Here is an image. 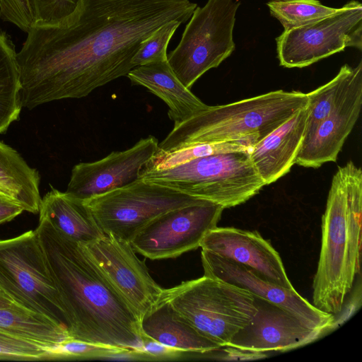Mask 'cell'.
<instances>
[{
  "instance_id": "obj_1",
  "label": "cell",
  "mask_w": 362,
  "mask_h": 362,
  "mask_svg": "<svg viewBox=\"0 0 362 362\" xmlns=\"http://www.w3.org/2000/svg\"><path fill=\"white\" fill-rule=\"evenodd\" d=\"M189 0H82L70 24L33 27L16 53L22 107L81 98L134 68L141 43L165 23L187 22Z\"/></svg>"
},
{
  "instance_id": "obj_2",
  "label": "cell",
  "mask_w": 362,
  "mask_h": 362,
  "mask_svg": "<svg viewBox=\"0 0 362 362\" xmlns=\"http://www.w3.org/2000/svg\"><path fill=\"white\" fill-rule=\"evenodd\" d=\"M71 339L134 351L144 336L138 315L83 245L39 218L35 228Z\"/></svg>"
},
{
  "instance_id": "obj_3",
  "label": "cell",
  "mask_w": 362,
  "mask_h": 362,
  "mask_svg": "<svg viewBox=\"0 0 362 362\" xmlns=\"http://www.w3.org/2000/svg\"><path fill=\"white\" fill-rule=\"evenodd\" d=\"M362 171L353 161L334 175L322 217L321 247L313 305L333 315L342 310L361 269Z\"/></svg>"
},
{
  "instance_id": "obj_4",
  "label": "cell",
  "mask_w": 362,
  "mask_h": 362,
  "mask_svg": "<svg viewBox=\"0 0 362 362\" xmlns=\"http://www.w3.org/2000/svg\"><path fill=\"white\" fill-rule=\"evenodd\" d=\"M308 104L307 93L278 90L232 103L209 105L174 125L158 149L170 151L198 144L232 141L253 147Z\"/></svg>"
},
{
  "instance_id": "obj_5",
  "label": "cell",
  "mask_w": 362,
  "mask_h": 362,
  "mask_svg": "<svg viewBox=\"0 0 362 362\" xmlns=\"http://www.w3.org/2000/svg\"><path fill=\"white\" fill-rule=\"evenodd\" d=\"M250 150L213 154L166 170H141L139 178L223 206L245 203L265 185Z\"/></svg>"
},
{
  "instance_id": "obj_6",
  "label": "cell",
  "mask_w": 362,
  "mask_h": 362,
  "mask_svg": "<svg viewBox=\"0 0 362 362\" xmlns=\"http://www.w3.org/2000/svg\"><path fill=\"white\" fill-rule=\"evenodd\" d=\"M160 300L221 347L228 346L257 311L249 291L206 275L163 288Z\"/></svg>"
},
{
  "instance_id": "obj_7",
  "label": "cell",
  "mask_w": 362,
  "mask_h": 362,
  "mask_svg": "<svg viewBox=\"0 0 362 362\" xmlns=\"http://www.w3.org/2000/svg\"><path fill=\"white\" fill-rule=\"evenodd\" d=\"M238 0H207L197 6L177 46L168 54L172 70L187 88L218 67L235 50L233 29Z\"/></svg>"
},
{
  "instance_id": "obj_8",
  "label": "cell",
  "mask_w": 362,
  "mask_h": 362,
  "mask_svg": "<svg viewBox=\"0 0 362 362\" xmlns=\"http://www.w3.org/2000/svg\"><path fill=\"white\" fill-rule=\"evenodd\" d=\"M0 289L18 305L66 328L63 305L35 230L0 240Z\"/></svg>"
},
{
  "instance_id": "obj_9",
  "label": "cell",
  "mask_w": 362,
  "mask_h": 362,
  "mask_svg": "<svg viewBox=\"0 0 362 362\" xmlns=\"http://www.w3.org/2000/svg\"><path fill=\"white\" fill-rule=\"evenodd\" d=\"M203 201L139 178L83 202L104 234L130 243L146 226L159 216Z\"/></svg>"
},
{
  "instance_id": "obj_10",
  "label": "cell",
  "mask_w": 362,
  "mask_h": 362,
  "mask_svg": "<svg viewBox=\"0 0 362 362\" xmlns=\"http://www.w3.org/2000/svg\"><path fill=\"white\" fill-rule=\"evenodd\" d=\"M279 64L303 68L346 47L362 49V4L346 2L327 16L307 25L284 30L276 38Z\"/></svg>"
},
{
  "instance_id": "obj_11",
  "label": "cell",
  "mask_w": 362,
  "mask_h": 362,
  "mask_svg": "<svg viewBox=\"0 0 362 362\" xmlns=\"http://www.w3.org/2000/svg\"><path fill=\"white\" fill-rule=\"evenodd\" d=\"M223 209L204 200L170 211L146 226L130 244L151 259L175 258L200 247L205 235L217 226Z\"/></svg>"
},
{
  "instance_id": "obj_12",
  "label": "cell",
  "mask_w": 362,
  "mask_h": 362,
  "mask_svg": "<svg viewBox=\"0 0 362 362\" xmlns=\"http://www.w3.org/2000/svg\"><path fill=\"white\" fill-rule=\"evenodd\" d=\"M82 245L140 320L159 302L163 288L152 279L129 243L105 234Z\"/></svg>"
},
{
  "instance_id": "obj_13",
  "label": "cell",
  "mask_w": 362,
  "mask_h": 362,
  "mask_svg": "<svg viewBox=\"0 0 362 362\" xmlns=\"http://www.w3.org/2000/svg\"><path fill=\"white\" fill-rule=\"evenodd\" d=\"M158 148V139L148 136L131 148L113 151L103 158L74 166L65 192L85 201L127 185L139 179L145 164Z\"/></svg>"
},
{
  "instance_id": "obj_14",
  "label": "cell",
  "mask_w": 362,
  "mask_h": 362,
  "mask_svg": "<svg viewBox=\"0 0 362 362\" xmlns=\"http://www.w3.org/2000/svg\"><path fill=\"white\" fill-rule=\"evenodd\" d=\"M201 259L204 275L221 279L274 303L315 329L325 332L333 325L334 315L320 310L295 289L279 286L245 265L204 250H202Z\"/></svg>"
},
{
  "instance_id": "obj_15",
  "label": "cell",
  "mask_w": 362,
  "mask_h": 362,
  "mask_svg": "<svg viewBox=\"0 0 362 362\" xmlns=\"http://www.w3.org/2000/svg\"><path fill=\"white\" fill-rule=\"evenodd\" d=\"M253 296L257 311L226 346L262 353L285 351L308 344L324 332L286 309Z\"/></svg>"
},
{
  "instance_id": "obj_16",
  "label": "cell",
  "mask_w": 362,
  "mask_h": 362,
  "mask_svg": "<svg viewBox=\"0 0 362 362\" xmlns=\"http://www.w3.org/2000/svg\"><path fill=\"white\" fill-rule=\"evenodd\" d=\"M362 107V62L355 71L335 107L309 135L305 136L296 163L317 168L335 162L356 124Z\"/></svg>"
},
{
  "instance_id": "obj_17",
  "label": "cell",
  "mask_w": 362,
  "mask_h": 362,
  "mask_svg": "<svg viewBox=\"0 0 362 362\" xmlns=\"http://www.w3.org/2000/svg\"><path fill=\"white\" fill-rule=\"evenodd\" d=\"M200 247L245 265L279 286L295 289L279 253L257 231L216 226L205 235Z\"/></svg>"
},
{
  "instance_id": "obj_18",
  "label": "cell",
  "mask_w": 362,
  "mask_h": 362,
  "mask_svg": "<svg viewBox=\"0 0 362 362\" xmlns=\"http://www.w3.org/2000/svg\"><path fill=\"white\" fill-rule=\"evenodd\" d=\"M307 106L251 148V160L265 185L285 175L296 163L305 134Z\"/></svg>"
},
{
  "instance_id": "obj_19",
  "label": "cell",
  "mask_w": 362,
  "mask_h": 362,
  "mask_svg": "<svg viewBox=\"0 0 362 362\" xmlns=\"http://www.w3.org/2000/svg\"><path fill=\"white\" fill-rule=\"evenodd\" d=\"M127 76L133 85L144 86L165 102L169 108L168 117L174 125L209 107L181 83L168 60L136 66Z\"/></svg>"
},
{
  "instance_id": "obj_20",
  "label": "cell",
  "mask_w": 362,
  "mask_h": 362,
  "mask_svg": "<svg viewBox=\"0 0 362 362\" xmlns=\"http://www.w3.org/2000/svg\"><path fill=\"white\" fill-rule=\"evenodd\" d=\"M144 336L162 344L188 353L206 354L221 348L202 335L163 300L140 320Z\"/></svg>"
},
{
  "instance_id": "obj_21",
  "label": "cell",
  "mask_w": 362,
  "mask_h": 362,
  "mask_svg": "<svg viewBox=\"0 0 362 362\" xmlns=\"http://www.w3.org/2000/svg\"><path fill=\"white\" fill-rule=\"evenodd\" d=\"M40 218L81 244L95 241L105 234L83 201L53 188L42 199Z\"/></svg>"
},
{
  "instance_id": "obj_22",
  "label": "cell",
  "mask_w": 362,
  "mask_h": 362,
  "mask_svg": "<svg viewBox=\"0 0 362 362\" xmlns=\"http://www.w3.org/2000/svg\"><path fill=\"white\" fill-rule=\"evenodd\" d=\"M40 175L19 153L0 141V191L22 206L39 213L41 202Z\"/></svg>"
},
{
  "instance_id": "obj_23",
  "label": "cell",
  "mask_w": 362,
  "mask_h": 362,
  "mask_svg": "<svg viewBox=\"0 0 362 362\" xmlns=\"http://www.w3.org/2000/svg\"><path fill=\"white\" fill-rule=\"evenodd\" d=\"M0 330L49 348L70 339L65 327L20 305L0 308Z\"/></svg>"
},
{
  "instance_id": "obj_24",
  "label": "cell",
  "mask_w": 362,
  "mask_h": 362,
  "mask_svg": "<svg viewBox=\"0 0 362 362\" xmlns=\"http://www.w3.org/2000/svg\"><path fill=\"white\" fill-rule=\"evenodd\" d=\"M16 53L12 42L0 33V134L18 119L22 109Z\"/></svg>"
},
{
  "instance_id": "obj_25",
  "label": "cell",
  "mask_w": 362,
  "mask_h": 362,
  "mask_svg": "<svg viewBox=\"0 0 362 362\" xmlns=\"http://www.w3.org/2000/svg\"><path fill=\"white\" fill-rule=\"evenodd\" d=\"M354 71L355 67L344 64L332 80L307 93L308 115L305 136L311 134L335 107L349 85Z\"/></svg>"
},
{
  "instance_id": "obj_26",
  "label": "cell",
  "mask_w": 362,
  "mask_h": 362,
  "mask_svg": "<svg viewBox=\"0 0 362 362\" xmlns=\"http://www.w3.org/2000/svg\"><path fill=\"white\" fill-rule=\"evenodd\" d=\"M252 148L245 142L232 141L198 144L170 151L157 149L142 170H166L199 158L235 151L250 150Z\"/></svg>"
},
{
  "instance_id": "obj_27",
  "label": "cell",
  "mask_w": 362,
  "mask_h": 362,
  "mask_svg": "<svg viewBox=\"0 0 362 362\" xmlns=\"http://www.w3.org/2000/svg\"><path fill=\"white\" fill-rule=\"evenodd\" d=\"M267 5L271 16L280 22L284 30L315 22L338 10L318 0H269Z\"/></svg>"
},
{
  "instance_id": "obj_28",
  "label": "cell",
  "mask_w": 362,
  "mask_h": 362,
  "mask_svg": "<svg viewBox=\"0 0 362 362\" xmlns=\"http://www.w3.org/2000/svg\"><path fill=\"white\" fill-rule=\"evenodd\" d=\"M129 352L131 351L69 339L53 347L47 348V354L43 360L123 358Z\"/></svg>"
},
{
  "instance_id": "obj_29",
  "label": "cell",
  "mask_w": 362,
  "mask_h": 362,
  "mask_svg": "<svg viewBox=\"0 0 362 362\" xmlns=\"http://www.w3.org/2000/svg\"><path fill=\"white\" fill-rule=\"evenodd\" d=\"M35 26L60 27L71 23L77 17L82 0H33Z\"/></svg>"
},
{
  "instance_id": "obj_30",
  "label": "cell",
  "mask_w": 362,
  "mask_h": 362,
  "mask_svg": "<svg viewBox=\"0 0 362 362\" xmlns=\"http://www.w3.org/2000/svg\"><path fill=\"white\" fill-rule=\"evenodd\" d=\"M182 23L178 21H170L144 40L132 59L133 66L168 60V43Z\"/></svg>"
},
{
  "instance_id": "obj_31",
  "label": "cell",
  "mask_w": 362,
  "mask_h": 362,
  "mask_svg": "<svg viewBox=\"0 0 362 362\" xmlns=\"http://www.w3.org/2000/svg\"><path fill=\"white\" fill-rule=\"evenodd\" d=\"M47 348L0 330V360H43Z\"/></svg>"
},
{
  "instance_id": "obj_32",
  "label": "cell",
  "mask_w": 362,
  "mask_h": 362,
  "mask_svg": "<svg viewBox=\"0 0 362 362\" xmlns=\"http://www.w3.org/2000/svg\"><path fill=\"white\" fill-rule=\"evenodd\" d=\"M0 18L28 33L35 26L33 0H0Z\"/></svg>"
},
{
  "instance_id": "obj_33",
  "label": "cell",
  "mask_w": 362,
  "mask_h": 362,
  "mask_svg": "<svg viewBox=\"0 0 362 362\" xmlns=\"http://www.w3.org/2000/svg\"><path fill=\"white\" fill-rule=\"evenodd\" d=\"M185 353L144 336L141 346L129 352L127 358L136 361H170L179 359Z\"/></svg>"
},
{
  "instance_id": "obj_34",
  "label": "cell",
  "mask_w": 362,
  "mask_h": 362,
  "mask_svg": "<svg viewBox=\"0 0 362 362\" xmlns=\"http://www.w3.org/2000/svg\"><path fill=\"white\" fill-rule=\"evenodd\" d=\"M220 359L227 361L253 360L264 358L266 354L262 352L252 351L233 346H223Z\"/></svg>"
},
{
  "instance_id": "obj_35",
  "label": "cell",
  "mask_w": 362,
  "mask_h": 362,
  "mask_svg": "<svg viewBox=\"0 0 362 362\" xmlns=\"http://www.w3.org/2000/svg\"><path fill=\"white\" fill-rule=\"evenodd\" d=\"M23 211L24 209L22 206L0 194V224L13 220Z\"/></svg>"
},
{
  "instance_id": "obj_36",
  "label": "cell",
  "mask_w": 362,
  "mask_h": 362,
  "mask_svg": "<svg viewBox=\"0 0 362 362\" xmlns=\"http://www.w3.org/2000/svg\"><path fill=\"white\" fill-rule=\"evenodd\" d=\"M18 305H19L16 303L8 295L0 289V308H10Z\"/></svg>"
},
{
  "instance_id": "obj_37",
  "label": "cell",
  "mask_w": 362,
  "mask_h": 362,
  "mask_svg": "<svg viewBox=\"0 0 362 362\" xmlns=\"http://www.w3.org/2000/svg\"><path fill=\"white\" fill-rule=\"evenodd\" d=\"M0 194L1 195H4V196H6L5 194H4L1 191H0Z\"/></svg>"
}]
</instances>
